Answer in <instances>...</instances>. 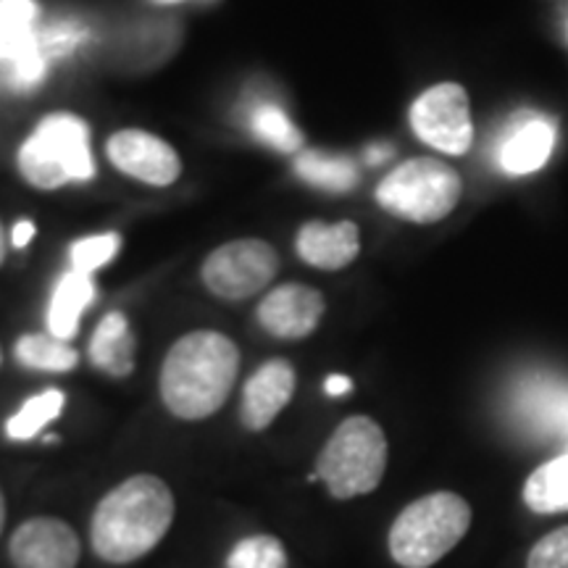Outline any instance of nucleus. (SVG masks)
Returning <instances> with one entry per match:
<instances>
[{
  "instance_id": "nucleus-6",
  "label": "nucleus",
  "mask_w": 568,
  "mask_h": 568,
  "mask_svg": "<svg viewBox=\"0 0 568 568\" xmlns=\"http://www.w3.org/2000/svg\"><path fill=\"white\" fill-rule=\"evenodd\" d=\"M464 195L460 174L445 161L410 159L393 169L376 187V203L397 219L435 224L450 216Z\"/></svg>"
},
{
  "instance_id": "nucleus-29",
  "label": "nucleus",
  "mask_w": 568,
  "mask_h": 568,
  "mask_svg": "<svg viewBox=\"0 0 568 568\" xmlns=\"http://www.w3.org/2000/svg\"><path fill=\"white\" fill-rule=\"evenodd\" d=\"M34 237V224L32 222H19L13 226L11 232V240H13V247H27V243Z\"/></svg>"
},
{
  "instance_id": "nucleus-20",
  "label": "nucleus",
  "mask_w": 568,
  "mask_h": 568,
  "mask_svg": "<svg viewBox=\"0 0 568 568\" xmlns=\"http://www.w3.org/2000/svg\"><path fill=\"white\" fill-rule=\"evenodd\" d=\"M247 126L266 145L276 148L280 153H295L303 148V134L290 122V116L276 103H255L247 111Z\"/></svg>"
},
{
  "instance_id": "nucleus-22",
  "label": "nucleus",
  "mask_w": 568,
  "mask_h": 568,
  "mask_svg": "<svg viewBox=\"0 0 568 568\" xmlns=\"http://www.w3.org/2000/svg\"><path fill=\"white\" fill-rule=\"evenodd\" d=\"M63 403H67V397H63L61 389H45V393L30 397V400H27L24 406L9 418V424H6V435L11 439H19V443L32 439L42 426L51 424L53 418L61 416Z\"/></svg>"
},
{
  "instance_id": "nucleus-26",
  "label": "nucleus",
  "mask_w": 568,
  "mask_h": 568,
  "mask_svg": "<svg viewBox=\"0 0 568 568\" xmlns=\"http://www.w3.org/2000/svg\"><path fill=\"white\" fill-rule=\"evenodd\" d=\"M11 84L17 90H32L45 80L48 71V55L40 51V42L34 40V45L21 51L17 59H11Z\"/></svg>"
},
{
  "instance_id": "nucleus-28",
  "label": "nucleus",
  "mask_w": 568,
  "mask_h": 568,
  "mask_svg": "<svg viewBox=\"0 0 568 568\" xmlns=\"http://www.w3.org/2000/svg\"><path fill=\"white\" fill-rule=\"evenodd\" d=\"M324 389H326V395H332V397H339V395H347L353 389V382H351V376H345V374H332L329 379L324 382Z\"/></svg>"
},
{
  "instance_id": "nucleus-21",
  "label": "nucleus",
  "mask_w": 568,
  "mask_h": 568,
  "mask_svg": "<svg viewBox=\"0 0 568 568\" xmlns=\"http://www.w3.org/2000/svg\"><path fill=\"white\" fill-rule=\"evenodd\" d=\"M17 361L34 372H71L80 361L74 347L53 335H24L17 343Z\"/></svg>"
},
{
  "instance_id": "nucleus-10",
  "label": "nucleus",
  "mask_w": 568,
  "mask_h": 568,
  "mask_svg": "<svg viewBox=\"0 0 568 568\" xmlns=\"http://www.w3.org/2000/svg\"><path fill=\"white\" fill-rule=\"evenodd\" d=\"M105 151L119 172L155 187H166L182 174V161L174 148L151 132L122 130L111 134Z\"/></svg>"
},
{
  "instance_id": "nucleus-2",
  "label": "nucleus",
  "mask_w": 568,
  "mask_h": 568,
  "mask_svg": "<svg viewBox=\"0 0 568 568\" xmlns=\"http://www.w3.org/2000/svg\"><path fill=\"white\" fill-rule=\"evenodd\" d=\"M240 372V351L222 332H190L176 339L161 368L163 406L182 422L216 414Z\"/></svg>"
},
{
  "instance_id": "nucleus-8",
  "label": "nucleus",
  "mask_w": 568,
  "mask_h": 568,
  "mask_svg": "<svg viewBox=\"0 0 568 568\" xmlns=\"http://www.w3.org/2000/svg\"><path fill=\"white\" fill-rule=\"evenodd\" d=\"M410 130L439 153L464 155L474 142L468 92L458 82H439L410 105Z\"/></svg>"
},
{
  "instance_id": "nucleus-15",
  "label": "nucleus",
  "mask_w": 568,
  "mask_h": 568,
  "mask_svg": "<svg viewBox=\"0 0 568 568\" xmlns=\"http://www.w3.org/2000/svg\"><path fill=\"white\" fill-rule=\"evenodd\" d=\"M90 361L113 379H124L134 368V335L124 314L111 311L90 339Z\"/></svg>"
},
{
  "instance_id": "nucleus-12",
  "label": "nucleus",
  "mask_w": 568,
  "mask_h": 568,
  "mask_svg": "<svg viewBox=\"0 0 568 568\" xmlns=\"http://www.w3.org/2000/svg\"><path fill=\"white\" fill-rule=\"evenodd\" d=\"M295 393V368L284 358L266 361L255 372L243 389V403H240V418L245 429L264 432L274 424V418L287 408Z\"/></svg>"
},
{
  "instance_id": "nucleus-7",
  "label": "nucleus",
  "mask_w": 568,
  "mask_h": 568,
  "mask_svg": "<svg viewBox=\"0 0 568 568\" xmlns=\"http://www.w3.org/2000/svg\"><path fill=\"white\" fill-rule=\"evenodd\" d=\"M280 272V255L266 240H232L203 264V282L222 301H245Z\"/></svg>"
},
{
  "instance_id": "nucleus-23",
  "label": "nucleus",
  "mask_w": 568,
  "mask_h": 568,
  "mask_svg": "<svg viewBox=\"0 0 568 568\" xmlns=\"http://www.w3.org/2000/svg\"><path fill=\"white\" fill-rule=\"evenodd\" d=\"M226 568H287V550L272 535L245 537L226 556Z\"/></svg>"
},
{
  "instance_id": "nucleus-27",
  "label": "nucleus",
  "mask_w": 568,
  "mask_h": 568,
  "mask_svg": "<svg viewBox=\"0 0 568 568\" xmlns=\"http://www.w3.org/2000/svg\"><path fill=\"white\" fill-rule=\"evenodd\" d=\"M527 568H568V527H560L539 539L529 550Z\"/></svg>"
},
{
  "instance_id": "nucleus-14",
  "label": "nucleus",
  "mask_w": 568,
  "mask_h": 568,
  "mask_svg": "<svg viewBox=\"0 0 568 568\" xmlns=\"http://www.w3.org/2000/svg\"><path fill=\"white\" fill-rule=\"evenodd\" d=\"M297 255L308 266L337 272L347 264H353L361 253V232L353 222L324 224L308 222L297 232Z\"/></svg>"
},
{
  "instance_id": "nucleus-9",
  "label": "nucleus",
  "mask_w": 568,
  "mask_h": 568,
  "mask_svg": "<svg viewBox=\"0 0 568 568\" xmlns=\"http://www.w3.org/2000/svg\"><path fill=\"white\" fill-rule=\"evenodd\" d=\"M9 556L17 568H77L82 548L67 521L40 516L13 531Z\"/></svg>"
},
{
  "instance_id": "nucleus-30",
  "label": "nucleus",
  "mask_w": 568,
  "mask_h": 568,
  "mask_svg": "<svg viewBox=\"0 0 568 568\" xmlns=\"http://www.w3.org/2000/svg\"><path fill=\"white\" fill-rule=\"evenodd\" d=\"M366 159H368V163H385V161L393 159V148H389V145H372L366 151Z\"/></svg>"
},
{
  "instance_id": "nucleus-1",
  "label": "nucleus",
  "mask_w": 568,
  "mask_h": 568,
  "mask_svg": "<svg viewBox=\"0 0 568 568\" xmlns=\"http://www.w3.org/2000/svg\"><path fill=\"white\" fill-rule=\"evenodd\" d=\"M174 521V495L153 474H138L98 503L90 524L92 550L105 564L126 566L148 556Z\"/></svg>"
},
{
  "instance_id": "nucleus-24",
  "label": "nucleus",
  "mask_w": 568,
  "mask_h": 568,
  "mask_svg": "<svg viewBox=\"0 0 568 568\" xmlns=\"http://www.w3.org/2000/svg\"><path fill=\"white\" fill-rule=\"evenodd\" d=\"M119 245H122V240H119V234L113 232L92 234V237L77 240V243L71 245V264H74L77 272L92 274L95 268L109 264L113 255H116Z\"/></svg>"
},
{
  "instance_id": "nucleus-31",
  "label": "nucleus",
  "mask_w": 568,
  "mask_h": 568,
  "mask_svg": "<svg viewBox=\"0 0 568 568\" xmlns=\"http://www.w3.org/2000/svg\"><path fill=\"white\" fill-rule=\"evenodd\" d=\"M3 524H6V500H3V493H0V531H3Z\"/></svg>"
},
{
  "instance_id": "nucleus-13",
  "label": "nucleus",
  "mask_w": 568,
  "mask_h": 568,
  "mask_svg": "<svg viewBox=\"0 0 568 568\" xmlns=\"http://www.w3.org/2000/svg\"><path fill=\"white\" fill-rule=\"evenodd\" d=\"M556 145V126L545 116L537 113H518L514 126L506 134V142L500 145V161L503 172L521 176L535 174L545 166Z\"/></svg>"
},
{
  "instance_id": "nucleus-19",
  "label": "nucleus",
  "mask_w": 568,
  "mask_h": 568,
  "mask_svg": "<svg viewBox=\"0 0 568 568\" xmlns=\"http://www.w3.org/2000/svg\"><path fill=\"white\" fill-rule=\"evenodd\" d=\"M38 3L34 0H0V59L11 61L34 45Z\"/></svg>"
},
{
  "instance_id": "nucleus-33",
  "label": "nucleus",
  "mask_w": 568,
  "mask_h": 568,
  "mask_svg": "<svg viewBox=\"0 0 568 568\" xmlns=\"http://www.w3.org/2000/svg\"><path fill=\"white\" fill-rule=\"evenodd\" d=\"M166 3H176V0H166Z\"/></svg>"
},
{
  "instance_id": "nucleus-18",
  "label": "nucleus",
  "mask_w": 568,
  "mask_h": 568,
  "mask_svg": "<svg viewBox=\"0 0 568 568\" xmlns=\"http://www.w3.org/2000/svg\"><path fill=\"white\" fill-rule=\"evenodd\" d=\"M295 174L314 187L329 193H347L358 184V169L345 155H332L324 151H308L295 159Z\"/></svg>"
},
{
  "instance_id": "nucleus-5",
  "label": "nucleus",
  "mask_w": 568,
  "mask_h": 568,
  "mask_svg": "<svg viewBox=\"0 0 568 568\" xmlns=\"http://www.w3.org/2000/svg\"><path fill=\"white\" fill-rule=\"evenodd\" d=\"M19 172L40 190L88 182L95 174L88 124L71 113H51L19 151Z\"/></svg>"
},
{
  "instance_id": "nucleus-3",
  "label": "nucleus",
  "mask_w": 568,
  "mask_h": 568,
  "mask_svg": "<svg viewBox=\"0 0 568 568\" xmlns=\"http://www.w3.org/2000/svg\"><path fill=\"white\" fill-rule=\"evenodd\" d=\"M471 527V506L456 493H432L400 510L389 529V556L403 568L443 560Z\"/></svg>"
},
{
  "instance_id": "nucleus-17",
  "label": "nucleus",
  "mask_w": 568,
  "mask_h": 568,
  "mask_svg": "<svg viewBox=\"0 0 568 568\" xmlns=\"http://www.w3.org/2000/svg\"><path fill=\"white\" fill-rule=\"evenodd\" d=\"M524 503L529 510L542 516L566 514L568 510V450L531 471L524 485Z\"/></svg>"
},
{
  "instance_id": "nucleus-25",
  "label": "nucleus",
  "mask_w": 568,
  "mask_h": 568,
  "mask_svg": "<svg viewBox=\"0 0 568 568\" xmlns=\"http://www.w3.org/2000/svg\"><path fill=\"white\" fill-rule=\"evenodd\" d=\"M84 38H88V30L82 24H77V21H55V24L38 32L40 51L48 55V61L74 53Z\"/></svg>"
},
{
  "instance_id": "nucleus-34",
  "label": "nucleus",
  "mask_w": 568,
  "mask_h": 568,
  "mask_svg": "<svg viewBox=\"0 0 568 568\" xmlns=\"http://www.w3.org/2000/svg\"><path fill=\"white\" fill-rule=\"evenodd\" d=\"M0 361H3V353H0Z\"/></svg>"
},
{
  "instance_id": "nucleus-4",
  "label": "nucleus",
  "mask_w": 568,
  "mask_h": 568,
  "mask_svg": "<svg viewBox=\"0 0 568 568\" xmlns=\"http://www.w3.org/2000/svg\"><path fill=\"white\" fill-rule=\"evenodd\" d=\"M387 437L368 416H351L332 432L316 458V479L332 497L351 500L374 493L387 471Z\"/></svg>"
},
{
  "instance_id": "nucleus-32",
  "label": "nucleus",
  "mask_w": 568,
  "mask_h": 568,
  "mask_svg": "<svg viewBox=\"0 0 568 568\" xmlns=\"http://www.w3.org/2000/svg\"><path fill=\"white\" fill-rule=\"evenodd\" d=\"M6 258V237H3V226H0V264Z\"/></svg>"
},
{
  "instance_id": "nucleus-16",
  "label": "nucleus",
  "mask_w": 568,
  "mask_h": 568,
  "mask_svg": "<svg viewBox=\"0 0 568 568\" xmlns=\"http://www.w3.org/2000/svg\"><path fill=\"white\" fill-rule=\"evenodd\" d=\"M92 297H95L92 274L77 272V268L63 274L53 290L51 308H48V329H51V335L69 343L80 332V318L88 311Z\"/></svg>"
},
{
  "instance_id": "nucleus-11",
  "label": "nucleus",
  "mask_w": 568,
  "mask_h": 568,
  "mask_svg": "<svg viewBox=\"0 0 568 568\" xmlns=\"http://www.w3.org/2000/svg\"><path fill=\"white\" fill-rule=\"evenodd\" d=\"M324 295L308 284H282L258 305V322L268 335L280 339H303L324 316Z\"/></svg>"
}]
</instances>
